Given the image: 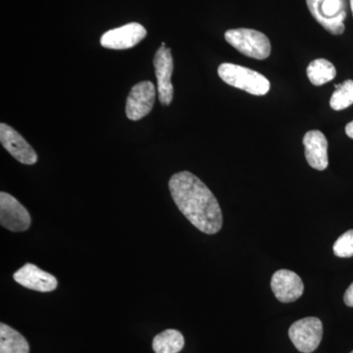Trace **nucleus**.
<instances>
[{"label": "nucleus", "instance_id": "6ab92c4d", "mask_svg": "<svg viewBox=\"0 0 353 353\" xmlns=\"http://www.w3.org/2000/svg\"><path fill=\"white\" fill-rule=\"evenodd\" d=\"M343 301L350 307H353V283L348 287L347 292H345V296H343Z\"/></svg>", "mask_w": 353, "mask_h": 353}, {"label": "nucleus", "instance_id": "423d86ee", "mask_svg": "<svg viewBox=\"0 0 353 353\" xmlns=\"http://www.w3.org/2000/svg\"><path fill=\"white\" fill-rule=\"evenodd\" d=\"M153 66L157 79L158 97L162 105H170L174 97V88L171 78L174 70V60L170 48L162 43L159 50L155 53Z\"/></svg>", "mask_w": 353, "mask_h": 353}, {"label": "nucleus", "instance_id": "f257e3e1", "mask_svg": "<svg viewBox=\"0 0 353 353\" xmlns=\"http://www.w3.org/2000/svg\"><path fill=\"white\" fill-rule=\"evenodd\" d=\"M172 199L183 215L202 233L217 234L223 225L222 210L214 194L190 172L176 173L169 181Z\"/></svg>", "mask_w": 353, "mask_h": 353}, {"label": "nucleus", "instance_id": "4be33fe9", "mask_svg": "<svg viewBox=\"0 0 353 353\" xmlns=\"http://www.w3.org/2000/svg\"><path fill=\"white\" fill-rule=\"evenodd\" d=\"M350 353H353V352H350Z\"/></svg>", "mask_w": 353, "mask_h": 353}, {"label": "nucleus", "instance_id": "9b49d317", "mask_svg": "<svg viewBox=\"0 0 353 353\" xmlns=\"http://www.w3.org/2000/svg\"><path fill=\"white\" fill-rule=\"evenodd\" d=\"M271 288L276 299L284 303H294L303 296L304 292V285L301 277L287 269H281L274 273Z\"/></svg>", "mask_w": 353, "mask_h": 353}, {"label": "nucleus", "instance_id": "9d476101", "mask_svg": "<svg viewBox=\"0 0 353 353\" xmlns=\"http://www.w3.org/2000/svg\"><path fill=\"white\" fill-rule=\"evenodd\" d=\"M0 143L20 163L34 165L38 162V154L22 136L4 123L0 124Z\"/></svg>", "mask_w": 353, "mask_h": 353}, {"label": "nucleus", "instance_id": "39448f33", "mask_svg": "<svg viewBox=\"0 0 353 353\" xmlns=\"http://www.w3.org/2000/svg\"><path fill=\"white\" fill-rule=\"evenodd\" d=\"M290 341L299 352L311 353L319 347L323 336L321 320L316 317L303 318L294 322L289 330Z\"/></svg>", "mask_w": 353, "mask_h": 353}, {"label": "nucleus", "instance_id": "a211bd4d", "mask_svg": "<svg viewBox=\"0 0 353 353\" xmlns=\"http://www.w3.org/2000/svg\"><path fill=\"white\" fill-rule=\"evenodd\" d=\"M336 256L350 259L353 256V230L345 232L336 241L333 246Z\"/></svg>", "mask_w": 353, "mask_h": 353}, {"label": "nucleus", "instance_id": "2eb2a0df", "mask_svg": "<svg viewBox=\"0 0 353 353\" xmlns=\"http://www.w3.org/2000/svg\"><path fill=\"white\" fill-rule=\"evenodd\" d=\"M185 345V339L181 332L169 329L157 334L153 339L152 348L155 353H178Z\"/></svg>", "mask_w": 353, "mask_h": 353}, {"label": "nucleus", "instance_id": "6e6552de", "mask_svg": "<svg viewBox=\"0 0 353 353\" xmlns=\"http://www.w3.org/2000/svg\"><path fill=\"white\" fill-rule=\"evenodd\" d=\"M155 97H157V88L150 81L134 85L128 95L127 117L132 121L143 119L152 110Z\"/></svg>", "mask_w": 353, "mask_h": 353}, {"label": "nucleus", "instance_id": "0eeeda50", "mask_svg": "<svg viewBox=\"0 0 353 353\" xmlns=\"http://www.w3.org/2000/svg\"><path fill=\"white\" fill-rule=\"evenodd\" d=\"M0 224L15 233L25 232L31 226V216L15 197L7 192L0 194Z\"/></svg>", "mask_w": 353, "mask_h": 353}, {"label": "nucleus", "instance_id": "f03ea898", "mask_svg": "<svg viewBox=\"0 0 353 353\" xmlns=\"http://www.w3.org/2000/svg\"><path fill=\"white\" fill-rule=\"evenodd\" d=\"M218 75L228 85L245 90L252 95H265L270 90V82L266 77L246 67L232 63L221 64Z\"/></svg>", "mask_w": 353, "mask_h": 353}, {"label": "nucleus", "instance_id": "1a4fd4ad", "mask_svg": "<svg viewBox=\"0 0 353 353\" xmlns=\"http://www.w3.org/2000/svg\"><path fill=\"white\" fill-rule=\"evenodd\" d=\"M145 28L139 23H130L106 32L101 39V44L108 50H123L134 48L145 38Z\"/></svg>", "mask_w": 353, "mask_h": 353}, {"label": "nucleus", "instance_id": "7ed1b4c3", "mask_svg": "<svg viewBox=\"0 0 353 353\" xmlns=\"http://www.w3.org/2000/svg\"><path fill=\"white\" fill-rule=\"evenodd\" d=\"M225 39L245 57L257 60H264L270 57V41L266 34L256 30L245 28L229 30L225 32Z\"/></svg>", "mask_w": 353, "mask_h": 353}, {"label": "nucleus", "instance_id": "412c9836", "mask_svg": "<svg viewBox=\"0 0 353 353\" xmlns=\"http://www.w3.org/2000/svg\"><path fill=\"white\" fill-rule=\"evenodd\" d=\"M350 8H352L353 15V0H350Z\"/></svg>", "mask_w": 353, "mask_h": 353}, {"label": "nucleus", "instance_id": "4468645a", "mask_svg": "<svg viewBox=\"0 0 353 353\" xmlns=\"http://www.w3.org/2000/svg\"><path fill=\"white\" fill-rule=\"evenodd\" d=\"M27 340L8 325L0 324V353H29Z\"/></svg>", "mask_w": 353, "mask_h": 353}, {"label": "nucleus", "instance_id": "aec40b11", "mask_svg": "<svg viewBox=\"0 0 353 353\" xmlns=\"http://www.w3.org/2000/svg\"><path fill=\"white\" fill-rule=\"evenodd\" d=\"M345 134H347V137H350V139H353V121L348 123L347 127H345Z\"/></svg>", "mask_w": 353, "mask_h": 353}, {"label": "nucleus", "instance_id": "f8f14e48", "mask_svg": "<svg viewBox=\"0 0 353 353\" xmlns=\"http://www.w3.org/2000/svg\"><path fill=\"white\" fill-rule=\"evenodd\" d=\"M13 279L26 289L36 292H50L57 289V279L34 264L27 263L15 272Z\"/></svg>", "mask_w": 353, "mask_h": 353}, {"label": "nucleus", "instance_id": "ddd939ff", "mask_svg": "<svg viewBox=\"0 0 353 353\" xmlns=\"http://www.w3.org/2000/svg\"><path fill=\"white\" fill-rule=\"evenodd\" d=\"M305 157L309 166L323 171L328 167V141L322 132L313 130L306 132L303 138Z\"/></svg>", "mask_w": 353, "mask_h": 353}, {"label": "nucleus", "instance_id": "f3484780", "mask_svg": "<svg viewBox=\"0 0 353 353\" xmlns=\"http://www.w3.org/2000/svg\"><path fill=\"white\" fill-rule=\"evenodd\" d=\"M333 95L330 101V106L336 111L343 110L353 104V81L347 80L340 85H334Z\"/></svg>", "mask_w": 353, "mask_h": 353}, {"label": "nucleus", "instance_id": "dca6fc26", "mask_svg": "<svg viewBox=\"0 0 353 353\" xmlns=\"http://www.w3.org/2000/svg\"><path fill=\"white\" fill-rule=\"evenodd\" d=\"M306 73L311 83L319 87L333 81L336 75V70L328 60L320 58L310 62L306 69Z\"/></svg>", "mask_w": 353, "mask_h": 353}, {"label": "nucleus", "instance_id": "20e7f679", "mask_svg": "<svg viewBox=\"0 0 353 353\" xmlns=\"http://www.w3.org/2000/svg\"><path fill=\"white\" fill-rule=\"evenodd\" d=\"M311 15L326 31L334 36L343 34L347 18L343 0H306Z\"/></svg>", "mask_w": 353, "mask_h": 353}]
</instances>
